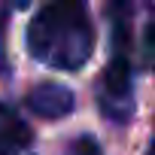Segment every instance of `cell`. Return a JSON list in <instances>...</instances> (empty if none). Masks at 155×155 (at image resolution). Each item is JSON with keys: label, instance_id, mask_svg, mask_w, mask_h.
I'll list each match as a JSON object with an SVG mask.
<instances>
[{"label": "cell", "instance_id": "7", "mask_svg": "<svg viewBox=\"0 0 155 155\" xmlns=\"http://www.w3.org/2000/svg\"><path fill=\"white\" fill-rule=\"evenodd\" d=\"M6 12H9V0H0V43H3V28H6Z\"/></svg>", "mask_w": 155, "mask_h": 155}, {"label": "cell", "instance_id": "8", "mask_svg": "<svg viewBox=\"0 0 155 155\" xmlns=\"http://www.w3.org/2000/svg\"><path fill=\"white\" fill-rule=\"evenodd\" d=\"M146 155H155V134H152V143H149V152Z\"/></svg>", "mask_w": 155, "mask_h": 155}, {"label": "cell", "instance_id": "3", "mask_svg": "<svg viewBox=\"0 0 155 155\" xmlns=\"http://www.w3.org/2000/svg\"><path fill=\"white\" fill-rule=\"evenodd\" d=\"M25 107L40 119H64L73 113V91L58 82H43L34 91H28Z\"/></svg>", "mask_w": 155, "mask_h": 155}, {"label": "cell", "instance_id": "6", "mask_svg": "<svg viewBox=\"0 0 155 155\" xmlns=\"http://www.w3.org/2000/svg\"><path fill=\"white\" fill-rule=\"evenodd\" d=\"M143 58L149 67H155V18L146 25V37H143Z\"/></svg>", "mask_w": 155, "mask_h": 155}, {"label": "cell", "instance_id": "2", "mask_svg": "<svg viewBox=\"0 0 155 155\" xmlns=\"http://www.w3.org/2000/svg\"><path fill=\"white\" fill-rule=\"evenodd\" d=\"M131 6L122 0H110L113 18V58L101 76L97 101L104 116L113 122H128L134 113V79H131Z\"/></svg>", "mask_w": 155, "mask_h": 155}, {"label": "cell", "instance_id": "4", "mask_svg": "<svg viewBox=\"0 0 155 155\" xmlns=\"http://www.w3.org/2000/svg\"><path fill=\"white\" fill-rule=\"evenodd\" d=\"M28 143H31V128L18 119V113L0 104V155H18Z\"/></svg>", "mask_w": 155, "mask_h": 155}, {"label": "cell", "instance_id": "9", "mask_svg": "<svg viewBox=\"0 0 155 155\" xmlns=\"http://www.w3.org/2000/svg\"><path fill=\"white\" fill-rule=\"evenodd\" d=\"M15 3H18V6H28V3H31V0H15Z\"/></svg>", "mask_w": 155, "mask_h": 155}, {"label": "cell", "instance_id": "5", "mask_svg": "<svg viewBox=\"0 0 155 155\" xmlns=\"http://www.w3.org/2000/svg\"><path fill=\"white\" fill-rule=\"evenodd\" d=\"M64 155H104V152H101L97 140H91V137H79V140H73V143L67 146Z\"/></svg>", "mask_w": 155, "mask_h": 155}, {"label": "cell", "instance_id": "1", "mask_svg": "<svg viewBox=\"0 0 155 155\" xmlns=\"http://www.w3.org/2000/svg\"><path fill=\"white\" fill-rule=\"evenodd\" d=\"M28 52L46 67H85L94 52L88 0H46L28 25Z\"/></svg>", "mask_w": 155, "mask_h": 155}]
</instances>
